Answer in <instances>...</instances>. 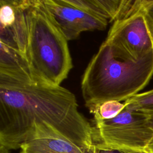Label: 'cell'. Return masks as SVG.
<instances>
[{
	"mask_svg": "<svg viewBox=\"0 0 153 153\" xmlns=\"http://www.w3.org/2000/svg\"><path fill=\"white\" fill-rule=\"evenodd\" d=\"M26 59L33 75L60 85L73 67L68 40L42 0H27Z\"/></svg>",
	"mask_w": 153,
	"mask_h": 153,
	"instance_id": "obj_3",
	"label": "cell"
},
{
	"mask_svg": "<svg viewBox=\"0 0 153 153\" xmlns=\"http://www.w3.org/2000/svg\"><path fill=\"white\" fill-rule=\"evenodd\" d=\"M20 153H96V148L79 145L47 123H36L20 146Z\"/></svg>",
	"mask_w": 153,
	"mask_h": 153,
	"instance_id": "obj_7",
	"label": "cell"
},
{
	"mask_svg": "<svg viewBox=\"0 0 153 153\" xmlns=\"http://www.w3.org/2000/svg\"><path fill=\"white\" fill-rule=\"evenodd\" d=\"M104 41L115 56L126 61L137 62L152 53L153 35L143 11V5L139 10L114 22Z\"/></svg>",
	"mask_w": 153,
	"mask_h": 153,
	"instance_id": "obj_5",
	"label": "cell"
},
{
	"mask_svg": "<svg viewBox=\"0 0 153 153\" xmlns=\"http://www.w3.org/2000/svg\"><path fill=\"white\" fill-rule=\"evenodd\" d=\"M96 153H133L121 150L112 149H107V148H96Z\"/></svg>",
	"mask_w": 153,
	"mask_h": 153,
	"instance_id": "obj_14",
	"label": "cell"
},
{
	"mask_svg": "<svg viewBox=\"0 0 153 153\" xmlns=\"http://www.w3.org/2000/svg\"><path fill=\"white\" fill-rule=\"evenodd\" d=\"M40 123L79 145L95 148L93 128L79 111L71 91L34 76L0 73L1 148H20L34 124Z\"/></svg>",
	"mask_w": 153,
	"mask_h": 153,
	"instance_id": "obj_1",
	"label": "cell"
},
{
	"mask_svg": "<svg viewBox=\"0 0 153 153\" xmlns=\"http://www.w3.org/2000/svg\"><path fill=\"white\" fill-rule=\"evenodd\" d=\"M71 5L108 22L121 20L140 9L144 0H66Z\"/></svg>",
	"mask_w": 153,
	"mask_h": 153,
	"instance_id": "obj_9",
	"label": "cell"
},
{
	"mask_svg": "<svg viewBox=\"0 0 153 153\" xmlns=\"http://www.w3.org/2000/svg\"><path fill=\"white\" fill-rule=\"evenodd\" d=\"M143 11L153 35V0H145Z\"/></svg>",
	"mask_w": 153,
	"mask_h": 153,
	"instance_id": "obj_13",
	"label": "cell"
},
{
	"mask_svg": "<svg viewBox=\"0 0 153 153\" xmlns=\"http://www.w3.org/2000/svg\"><path fill=\"white\" fill-rule=\"evenodd\" d=\"M93 142L96 148L145 153L153 139L148 117L143 114L124 108L117 116L102 120L94 115Z\"/></svg>",
	"mask_w": 153,
	"mask_h": 153,
	"instance_id": "obj_4",
	"label": "cell"
},
{
	"mask_svg": "<svg viewBox=\"0 0 153 153\" xmlns=\"http://www.w3.org/2000/svg\"><path fill=\"white\" fill-rule=\"evenodd\" d=\"M153 76V52L137 62L122 60L105 42L91 58L82 76L85 105L91 112L109 100L126 101L139 93Z\"/></svg>",
	"mask_w": 153,
	"mask_h": 153,
	"instance_id": "obj_2",
	"label": "cell"
},
{
	"mask_svg": "<svg viewBox=\"0 0 153 153\" xmlns=\"http://www.w3.org/2000/svg\"><path fill=\"white\" fill-rule=\"evenodd\" d=\"M0 44V73L35 76L26 56L4 44Z\"/></svg>",
	"mask_w": 153,
	"mask_h": 153,
	"instance_id": "obj_10",
	"label": "cell"
},
{
	"mask_svg": "<svg viewBox=\"0 0 153 153\" xmlns=\"http://www.w3.org/2000/svg\"><path fill=\"white\" fill-rule=\"evenodd\" d=\"M68 41L76 39L85 31L102 30L108 21L69 4L66 0H42Z\"/></svg>",
	"mask_w": 153,
	"mask_h": 153,
	"instance_id": "obj_6",
	"label": "cell"
},
{
	"mask_svg": "<svg viewBox=\"0 0 153 153\" xmlns=\"http://www.w3.org/2000/svg\"><path fill=\"white\" fill-rule=\"evenodd\" d=\"M125 108L145 114L153 130V89L138 93L126 100Z\"/></svg>",
	"mask_w": 153,
	"mask_h": 153,
	"instance_id": "obj_11",
	"label": "cell"
},
{
	"mask_svg": "<svg viewBox=\"0 0 153 153\" xmlns=\"http://www.w3.org/2000/svg\"><path fill=\"white\" fill-rule=\"evenodd\" d=\"M27 0H0V42L26 56Z\"/></svg>",
	"mask_w": 153,
	"mask_h": 153,
	"instance_id": "obj_8",
	"label": "cell"
},
{
	"mask_svg": "<svg viewBox=\"0 0 153 153\" xmlns=\"http://www.w3.org/2000/svg\"><path fill=\"white\" fill-rule=\"evenodd\" d=\"M124 108V103L117 100H109L102 103L93 114L102 120H109L117 116Z\"/></svg>",
	"mask_w": 153,
	"mask_h": 153,
	"instance_id": "obj_12",
	"label": "cell"
},
{
	"mask_svg": "<svg viewBox=\"0 0 153 153\" xmlns=\"http://www.w3.org/2000/svg\"><path fill=\"white\" fill-rule=\"evenodd\" d=\"M145 153H153V139L146 147Z\"/></svg>",
	"mask_w": 153,
	"mask_h": 153,
	"instance_id": "obj_15",
	"label": "cell"
}]
</instances>
